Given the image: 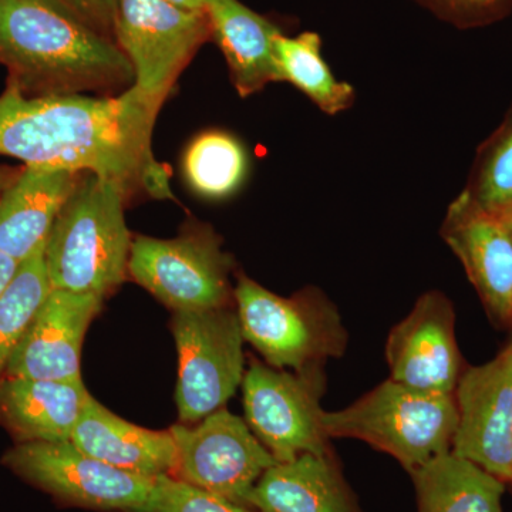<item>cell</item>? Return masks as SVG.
<instances>
[{
    "label": "cell",
    "mask_w": 512,
    "mask_h": 512,
    "mask_svg": "<svg viewBox=\"0 0 512 512\" xmlns=\"http://www.w3.org/2000/svg\"><path fill=\"white\" fill-rule=\"evenodd\" d=\"M134 512H258L173 476L157 477L150 500Z\"/></svg>",
    "instance_id": "26"
},
{
    "label": "cell",
    "mask_w": 512,
    "mask_h": 512,
    "mask_svg": "<svg viewBox=\"0 0 512 512\" xmlns=\"http://www.w3.org/2000/svg\"><path fill=\"white\" fill-rule=\"evenodd\" d=\"M431 13L460 29L481 28L503 20L512 0H417Z\"/></svg>",
    "instance_id": "27"
},
{
    "label": "cell",
    "mask_w": 512,
    "mask_h": 512,
    "mask_svg": "<svg viewBox=\"0 0 512 512\" xmlns=\"http://www.w3.org/2000/svg\"><path fill=\"white\" fill-rule=\"evenodd\" d=\"M234 262L211 228H194L180 237H137L131 244L128 274L174 312L231 306Z\"/></svg>",
    "instance_id": "6"
},
{
    "label": "cell",
    "mask_w": 512,
    "mask_h": 512,
    "mask_svg": "<svg viewBox=\"0 0 512 512\" xmlns=\"http://www.w3.org/2000/svg\"><path fill=\"white\" fill-rule=\"evenodd\" d=\"M2 463L64 504L100 511L141 510L157 481L103 463L72 441L18 443Z\"/></svg>",
    "instance_id": "10"
},
{
    "label": "cell",
    "mask_w": 512,
    "mask_h": 512,
    "mask_svg": "<svg viewBox=\"0 0 512 512\" xmlns=\"http://www.w3.org/2000/svg\"><path fill=\"white\" fill-rule=\"evenodd\" d=\"M163 104L136 86L119 96H25L12 82L0 96V156L99 175L130 192L173 198L153 153Z\"/></svg>",
    "instance_id": "1"
},
{
    "label": "cell",
    "mask_w": 512,
    "mask_h": 512,
    "mask_svg": "<svg viewBox=\"0 0 512 512\" xmlns=\"http://www.w3.org/2000/svg\"><path fill=\"white\" fill-rule=\"evenodd\" d=\"M248 168L244 144L227 131H205L184 151L185 183L205 200H227L234 195L247 180Z\"/></svg>",
    "instance_id": "23"
},
{
    "label": "cell",
    "mask_w": 512,
    "mask_h": 512,
    "mask_svg": "<svg viewBox=\"0 0 512 512\" xmlns=\"http://www.w3.org/2000/svg\"><path fill=\"white\" fill-rule=\"evenodd\" d=\"M180 8L190 10H204V0H167Z\"/></svg>",
    "instance_id": "31"
},
{
    "label": "cell",
    "mask_w": 512,
    "mask_h": 512,
    "mask_svg": "<svg viewBox=\"0 0 512 512\" xmlns=\"http://www.w3.org/2000/svg\"><path fill=\"white\" fill-rule=\"evenodd\" d=\"M16 175H18V173H13L9 168H2V170H0V195H2V192L8 188V185L15 180Z\"/></svg>",
    "instance_id": "32"
},
{
    "label": "cell",
    "mask_w": 512,
    "mask_h": 512,
    "mask_svg": "<svg viewBox=\"0 0 512 512\" xmlns=\"http://www.w3.org/2000/svg\"><path fill=\"white\" fill-rule=\"evenodd\" d=\"M242 336L275 369L295 372L345 355L348 332L335 303L318 288L282 298L238 275L234 288Z\"/></svg>",
    "instance_id": "5"
},
{
    "label": "cell",
    "mask_w": 512,
    "mask_h": 512,
    "mask_svg": "<svg viewBox=\"0 0 512 512\" xmlns=\"http://www.w3.org/2000/svg\"><path fill=\"white\" fill-rule=\"evenodd\" d=\"M32 2L62 13L67 18L99 30V32L114 39L113 30L107 26V23L97 13V10L93 8L89 0H32Z\"/></svg>",
    "instance_id": "28"
},
{
    "label": "cell",
    "mask_w": 512,
    "mask_h": 512,
    "mask_svg": "<svg viewBox=\"0 0 512 512\" xmlns=\"http://www.w3.org/2000/svg\"><path fill=\"white\" fill-rule=\"evenodd\" d=\"M101 306L103 298L93 293L52 289L10 356L5 376L82 379L84 335Z\"/></svg>",
    "instance_id": "15"
},
{
    "label": "cell",
    "mask_w": 512,
    "mask_h": 512,
    "mask_svg": "<svg viewBox=\"0 0 512 512\" xmlns=\"http://www.w3.org/2000/svg\"><path fill=\"white\" fill-rule=\"evenodd\" d=\"M70 441L89 456L138 476L174 477L177 470V446L170 430L154 431L131 424L93 396L84 404Z\"/></svg>",
    "instance_id": "17"
},
{
    "label": "cell",
    "mask_w": 512,
    "mask_h": 512,
    "mask_svg": "<svg viewBox=\"0 0 512 512\" xmlns=\"http://www.w3.org/2000/svg\"><path fill=\"white\" fill-rule=\"evenodd\" d=\"M500 217L503 218L505 224H507V227L510 228L512 234V208L510 211L505 212V214L500 215Z\"/></svg>",
    "instance_id": "33"
},
{
    "label": "cell",
    "mask_w": 512,
    "mask_h": 512,
    "mask_svg": "<svg viewBox=\"0 0 512 512\" xmlns=\"http://www.w3.org/2000/svg\"><path fill=\"white\" fill-rule=\"evenodd\" d=\"M84 174L46 165L19 171L0 195V252L22 262L45 245Z\"/></svg>",
    "instance_id": "16"
},
{
    "label": "cell",
    "mask_w": 512,
    "mask_h": 512,
    "mask_svg": "<svg viewBox=\"0 0 512 512\" xmlns=\"http://www.w3.org/2000/svg\"><path fill=\"white\" fill-rule=\"evenodd\" d=\"M90 396L82 379L5 376L0 379V423L19 443L70 441Z\"/></svg>",
    "instance_id": "19"
},
{
    "label": "cell",
    "mask_w": 512,
    "mask_h": 512,
    "mask_svg": "<svg viewBox=\"0 0 512 512\" xmlns=\"http://www.w3.org/2000/svg\"><path fill=\"white\" fill-rule=\"evenodd\" d=\"M126 195L114 181L83 175L46 239L53 289L104 298L123 284L133 244L124 215Z\"/></svg>",
    "instance_id": "3"
},
{
    "label": "cell",
    "mask_w": 512,
    "mask_h": 512,
    "mask_svg": "<svg viewBox=\"0 0 512 512\" xmlns=\"http://www.w3.org/2000/svg\"><path fill=\"white\" fill-rule=\"evenodd\" d=\"M390 379L414 389L454 394L463 370L456 312L444 293L430 291L397 323L386 342Z\"/></svg>",
    "instance_id": "13"
},
{
    "label": "cell",
    "mask_w": 512,
    "mask_h": 512,
    "mask_svg": "<svg viewBox=\"0 0 512 512\" xmlns=\"http://www.w3.org/2000/svg\"><path fill=\"white\" fill-rule=\"evenodd\" d=\"M94 9L103 18L107 26L113 30L114 35V16H116L117 0H89Z\"/></svg>",
    "instance_id": "30"
},
{
    "label": "cell",
    "mask_w": 512,
    "mask_h": 512,
    "mask_svg": "<svg viewBox=\"0 0 512 512\" xmlns=\"http://www.w3.org/2000/svg\"><path fill=\"white\" fill-rule=\"evenodd\" d=\"M0 170H2V168H0Z\"/></svg>",
    "instance_id": "35"
},
{
    "label": "cell",
    "mask_w": 512,
    "mask_h": 512,
    "mask_svg": "<svg viewBox=\"0 0 512 512\" xmlns=\"http://www.w3.org/2000/svg\"><path fill=\"white\" fill-rule=\"evenodd\" d=\"M485 210L503 215L512 208V104L503 123L481 144L466 190Z\"/></svg>",
    "instance_id": "25"
},
{
    "label": "cell",
    "mask_w": 512,
    "mask_h": 512,
    "mask_svg": "<svg viewBox=\"0 0 512 512\" xmlns=\"http://www.w3.org/2000/svg\"><path fill=\"white\" fill-rule=\"evenodd\" d=\"M248 507L258 512H363L332 451L305 453L268 468L249 495Z\"/></svg>",
    "instance_id": "18"
},
{
    "label": "cell",
    "mask_w": 512,
    "mask_h": 512,
    "mask_svg": "<svg viewBox=\"0 0 512 512\" xmlns=\"http://www.w3.org/2000/svg\"><path fill=\"white\" fill-rule=\"evenodd\" d=\"M177 345V400L180 423L195 424L224 409L244 380V336L231 306L174 312Z\"/></svg>",
    "instance_id": "8"
},
{
    "label": "cell",
    "mask_w": 512,
    "mask_h": 512,
    "mask_svg": "<svg viewBox=\"0 0 512 512\" xmlns=\"http://www.w3.org/2000/svg\"><path fill=\"white\" fill-rule=\"evenodd\" d=\"M458 424L451 454L512 485V352L467 367L456 392Z\"/></svg>",
    "instance_id": "12"
},
{
    "label": "cell",
    "mask_w": 512,
    "mask_h": 512,
    "mask_svg": "<svg viewBox=\"0 0 512 512\" xmlns=\"http://www.w3.org/2000/svg\"><path fill=\"white\" fill-rule=\"evenodd\" d=\"M274 52L281 82L293 84L308 96L323 113L335 116L355 103V89L339 82L322 56V39L318 33L303 32L291 37L279 33Z\"/></svg>",
    "instance_id": "22"
},
{
    "label": "cell",
    "mask_w": 512,
    "mask_h": 512,
    "mask_svg": "<svg viewBox=\"0 0 512 512\" xmlns=\"http://www.w3.org/2000/svg\"><path fill=\"white\" fill-rule=\"evenodd\" d=\"M441 237L460 259L490 318L512 326V234L503 218L463 191L448 205Z\"/></svg>",
    "instance_id": "14"
},
{
    "label": "cell",
    "mask_w": 512,
    "mask_h": 512,
    "mask_svg": "<svg viewBox=\"0 0 512 512\" xmlns=\"http://www.w3.org/2000/svg\"><path fill=\"white\" fill-rule=\"evenodd\" d=\"M211 39L220 47L239 96L261 92L281 82L274 42L282 30L241 0H204Z\"/></svg>",
    "instance_id": "20"
},
{
    "label": "cell",
    "mask_w": 512,
    "mask_h": 512,
    "mask_svg": "<svg viewBox=\"0 0 512 512\" xmlns=\"http://www.w3.org/2000/svg\"><path fill=\"white\" fill-rule=\"evenodd\" d=\"M419 512H503L504 481L447 453L410 474Z\"/></svg>",
    "instance_id": "21"
},
{
    "label": "cell",
    "mask_w": 512,
    "mask_h": 512,
    "mask_svg": "<svg viewBox=\"0 0 512 512\" xmlns=\"http://www.w3.org/2000/svg\"><path fill=\"white\" fill-rule=\"evenodd\" d=\"M329 439L366 441L412 474L451 453L458 424L454 394L414 389L387 379L346 409L323 412Z\"/></svg>",
    "instance_id": "4"
},
{
    "label": "cell",
    "mask_w": 512,
    "mask_h": 512,
    "mask_svg": "<svg viewBox=\"0 0 512 512\" xmlns=\"http://www.w3.org/2000/svg\"><path fill=\"white\" fill-rule=\"evenodd\" d=\"M19 265L20 262L16 261V259L0 252V296L8 288L10 281H12L13 276L18 271Z\"/></svg>",
    "instance_id": "29"
},
{
    "label": "cell",
    "mask_w": 512,
    "mask_h": 512,
    "mask_svg": "<svg viewBox=\"0 0 512 512\" xmlns=\"http://www.w3.org/2000/svg\"><path fill=\"white\" fill-rule=\"evenodd\" d=\"M0 64L28 97L134 84L133 67L113 37L32 0H0Z\"/></svg>",
    "instance_id": "2"
},
{
    "label": "cell",
    "mask_w": 512,
    "mask_h": 512,
    "mask_svg": "<svg viewBox=\"0 0 512 512\" xmlns=\"http://www.w3.org/2000/svg\"><path fill=\"white\" fill-rule=\"evenodd\" d=\"M211 26L205 10L167 0H117L114 40L134 72V86L163 104L178 76L205 42Z\"/></svg>",
    "instance_id": "9"
},
{
    "label": "cell",
    "mask_w": 512,
    "mask_h": 512,
    "mask_svg": "<svg viewBox=\"0 0 512 512\" xmlns=\"http://www.w3.org/2000/svg\"><path fill=\"white\" fill-rule=\"evenodd\" d=\"M45 245L20 262L0 296V379L5 375L10 356L53 289L47 274Z\"/></svg>",
    "instance_id": "24"
},
{
    "label": "cell",
    "mask_w": 512,
    "mask_h": 512,
    "mask_svg": "<svg viewBox=\"0 0 512 512\" xmlns=\"http://www.w3.org/2000/svg\"><path fill=\"white\" fill-rule=\"evenodd\" d=\"M505 349H508V350H510V352H512V339H511V342L508 343L507 348H505Z\"/></svg>",
    "instance_id": "34"
},
{
    "label": "cell",
    "mask_w": 512,
    "mask_h": 512,
    "mask_svg": "<svg viewBox=\"0 0 512 512\" xmlns=\"http://www.w3.org/2000/svg\"><path fill=\"white\" fill-rule=\"evenodd\" d=\"M170 431L178 453L174 477L244 507L259 478L278 463L247 421L227 409Z\"/></svg>",
    "instance_id": "11"
},
{
    "label": "cell",
    "mask_w": 512,
    "mask_h": 512,
    "mask_svg": "<svg viewBox=\"0 0 512 512\" xmlns=\"http://www.w3.org/2000/svg\"><path fill=\"white\" fill-rule=\"evenodd\" d=\"M241 386L249 429L278 463L332 451L320 407L326 390L323 365L292 373L252 357Z\"/></svg>",
    "instance_id": "7"
}]
</instances>
